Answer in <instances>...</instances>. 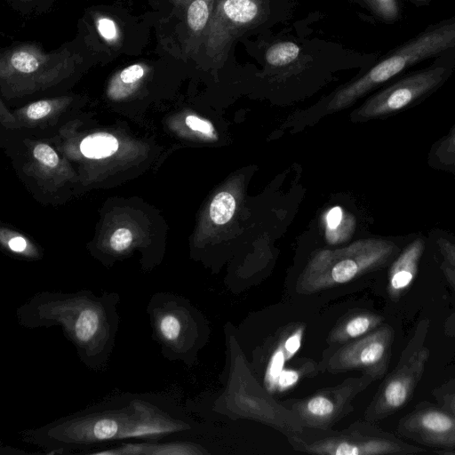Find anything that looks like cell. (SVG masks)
I'll list each match as a JSON object with an SVG mask.
<instances>
[{
	"label": "cell",
	"instance_id": "1",
	"mask_svg": "<svg viewBox=\"0 0 455 455\" xmlns=\"http://www.w3.org/2000/svg\"><path fill=\"white\" fill-rule=\"evenodd\" d=\"M193 429L166 395L122 392L20 435L46 455H87L126 441L179 438Z\"/></svg>",
	"mask_w": 455,
	"mask_h": 455
},
{
	"label": "cell",
	"instance_id": "7",
	"mask_svg": "<svg viewBox=\"0 0 455 455\" xmlns=\"http://www.w3.org/2000/svg\"><path fill=\"white\" fill-rule=\"evenodd\" d=\"M429 327L428 318L419 320L396 365L381 382L366 408L365 420L376 423L385 419L403 408L412 398L430 355L427 346Z\"/></svg>",
	"mask_w": 455,
	"mask_h": 455
},
{
	"label": "cell",
	"instance_id": "10",
	"mask_svg": "<svg viewBox=\"0 0 455 455\" xmlns=\"http://www.w3.org/2000/svg\"><path fill=\"white\" fill-rule=\"evenodd\" d=\"M394 340L393 327L382 323L364 336L329 347L318 363L319 371L330 373L360 371L378 380L387 373Z\"/></svg>",
	"mask_w": 455,
	"mask_h": 455
},
{
	"label": "cell",
	"instance_id": "36",
	"mask_svg": "<svg viewBox=\"0 0 455 455\" xmlns=\"http://www.w3.org/2000/svg\"><path fill=\"white\" fill-rule=\"evenodd\" d=\"M9 248L15 252H22L27 248V242L21 236L12 237L8 242Z\"/></svg>",
	"mask_w": 455,
	"mask_h": 455
},
{
	"label": "cell",
	"instance_id": "9",
	"mask_svg": "<svg viewBox=\"0 0 455 455\" xmlns=\"http://www.w3.org/2000/svg\"><path fill=\"white\" fill-rule=\"evenodd\" d=\"M455 69V52L446 53L395 81L372 96L358 111L362 118L395 115L420 103L440 89Z\"/></svg>",
	"mask_w": 455,
	"mask_h": 455
},
{
	"label": "cell",
	"instance_id": "21",
	"mask_svg": "<svg viewBox=\"0 0 455 455\" xmlns=\"http://www.w3.org/2000/svg\"><path fill=\"white\" fill-rule=\"evenodd\" d=\"M318 372H320L318 363L315 361L299 358L294 365L284 368L281 371L275 385L274 394L288 391L302 379L315 376Z\"/></svg>",
	"mask_w": 455,
	"mask_h": 455
},
{
	"label": "cell",
	"instance_id": "29",
	"mask_svg": "<svg viewBox=\"0 0 455 455\" xmlns=\"http://www.w3.org/2000/svg\"><path fill=\"white\" fill-rule=\"evenodd\" d=\"M441 269L455 294V270L444 261L441 265ZM443 332L447 337H455V310L446 318Z\"/></svg>",
	"mask_w": 455,
	"mask_h": 455
},
{
	"label": "cell",
	"instance_id": "17",
	"mask_svg": "<svg viewBox=\"0 0 455 455\" xmlns=\"http://www.w3.org/2000/svg\"><path fill=\"white\" fill-rule=\"evenodd\" d=\"M424 250V240L416 238L393 261L387 284V292L391 300L398 301L413 283Z\"/></svg>",
	"mask_w": 455,
	"mask_h": 455
},
{
	"label": "cell",
	"instance_id": "31",
	"mask_svg": "<svg viewBox=\"0 0 455 455\" xmlns=\"http://www.w3.org/2000/svg\"><path fill=\"white\" fill-rule=\"evenodd\" d=\"M34 156L44 165L54 167L59 163L57 153L46 144H39L34 148Z\"/></svg>",
	"mask_w": 455,
	"mask_h": 455
},
{
	"label": "cell",
	"instance_id": "6",
	"mask_svg": "<svg viewBox=\"0 0 455 455\" xmlns=\"http://www.w3.org/2000/svg\"><path fill=\"white\" fill-rule=\"evenodd\" d=\"M397 251L392 241L368 239L344 250L322 252L308 263L296 290L311 294L349 283L383 267Z\"/></svg>",
	"mask_w": 455,
	"mask_h": 455
},
{
	"label": "cell",
	"instance_id": "27",
	"mask_svg": "<svg viewBox=\"0 0 455 455\" xmlns=\"http://www.w3.org/2000/svg\"><path fill=\"white\" fill-rule=\"evenodd\" d=\"M432 395L437 403L455 418V379L433 389Z\"/></svg>",
	"mask_w": 455,
	"mask_h": 455
},
{
	"label": "cell",
	"instance_id": "16",
	"mask_svg": "<svg viewBox=\"0 0 455 455\" xmlns=\"http://www.w3.org/2000/svg\"><path fill=\"white\" fill-rule=\"evenodd\" d=\"M305 325L301 323L288 324L276 333L267 360L263 386L274 395L276 379L285 368V363L292 358L301 347Z\"/></svg>",
	"mask_w": 455,
	"mask_h": 455
},
{
	"label": "cell",
	"instance_id": "4",
	"mask_svg": "<svg viewBox=\"0 0 455 455\" xmlns=\"http://www.w3.org/2000/svg\"><path fill=\"white\" fill-rule=\"evenodd\" d=\"M451 52H455V18L428 26L389 52L360 78L343 88L333 103L348 104L411 67Z\"/></svg>",
	"mask_w": 455,
	"mask_h": 455
},
{
	"label": "cell",
	"instance_id": "14",
	"mask_svg": "<svg viewBox=\"0 0 455 455\" xmlns=\"http://www.w3.org/2000/svg\"><path fill=\"white\" fill-rule=\"evenodd\" d=\"M0 60L2 76L30 77L66 70L79 58L68 50L46 53L35 44H23L4 51Z\"/></svg>",
	"mask_w": 455,
	"mask_h": 455
},
{
	"label": "cell",
	"instance_id": "32",
	"mask_svg": "<svg viewBox=\"0 0 455 455\" xmlns=\"http://www.w3.org/2000/svg\"><path fill=\"white\" fill-rule=\"evenodd\" d=\"M435 244L443 261L455 270V243L444 237H438Z\"/></svg>",
	"mask_w": 455,
	"mask_h": 455
},
{
	"label": "cell",
	"instance_id": "38",
	"mask_svg": "<svg viewBox=\"0 0 455 455\" xmlns=\"http://www.w3.org/2000/svg\"><path fill=\"white\" fill-rule=\"evenodd\" d=\"M411 1H412L416 4L422 5V4H427L431 0H411Z\"/></svg>",
	"mask_w": 455,
	"mask_h": 455
},
{
	"label": "cell",
	"instance_id": "37",
	"mask_svg": "<svg viewBox=\"0 0 455 455\" xmlns=\"http://www.w3.org/2000/svg\"><path fill=\"white\" fill-rule=\"evenodd\" d=\"M435 452L436 453H439V454H452V455H455V450L454 449H451V450H436L435 451Z\"/></svg>",
	"mask_w": 455,
	"mask_h": 455
},
{
	"label": "cell",
	"instance_id": "23",
	"mask_svg": "<svg viewBox=\"0 0 455 455\" xmlns=\"http://www.w3.org/2000/svg\"><path fill=\"white\" fill-rule=\"evenodd\" d=\"M299 45L292 41H281L271 44L266 51L265 60L272 68H284L300 56Z\"/></svg>",
	"mask_w": 455,
	"mask_h": 455
},
{
	"label": "cell",
	"instance_id": "18",
	"mask_svg": "<svg viewBox=\"0 0 455 455\" xmlns=\"http://www.w3.org/2000/svg\"><path fill=\"white\" fill-rule=\"evenodd\" d=\"M218 0H174L181 12L187 32L186 49L194 52L202 43L204 34Z\"/></svg>",
	"mask_w": 455,
	"mask_h": 455
},
{
	"label": "cell",
	"instance_id": "25",
	"mask_svg": "<svg viewBox=\"0 0 455 455\" xmlns=\"http://www.w3.org/2000/svg\"><path fill=\"white\" fill-rule=\"evenodd\" d=\"M363 2L382 21L392 23L401 16L400 0H363Z\"/></svg>",
	"mask_w": 455,
	"mask_h": 455
},
{
	"label": "cell",
	"instance_id": "11",
	"mask_svg": "<svg viewBox=\"0 0 455 455\" xmlns=\"http://www.w3.org/2000/svg\"><path fill=\"white\" fill-rule=\"evenodd\" d=\"M373 381L371 376L362 373L307 397L280 403L291 410L306 428L328 430L353 411L352 402L355 396Z\"/></svg>",
	"mask_w": 455,
	"mask_h": 455
},
{
	"label": "cell",
	"instance_id": "15",
	"mask_svg": "<svg viewBox=\"0 0 455 455\" xmlns=\"http://www.w3.org/2000/svg\"><path fill=\"white\" fill-rule=\"evenodd\" d=\"M203 445L180 438L126 441L90 451L87 455H208Z\"/></svg>",
	"mask_w": 455,
	"mask_h": 455
},
{
	"label": "cell",
	"instance_id": "5",
	"mask_svg": "<svg viewBox=\"0 0 455 455\" xmlns=\"http://www.w3.org/2000/svg\"><path fill=\"white\" fill-rule=\"evenodd\" d=\"M152 339L169 361L192 364L204 343V324L190 302L171 291L155 292L146 308Z\"/></svg>",
	"mask_w": 455,
	"mask_h": 455
},
{
	"label": "cell",
	"instance_id": "33",
	"mask_svg": "<svg viewBox=\"0 0 455 455\" xmlns=\"http://www.w3.org/2000/svg\"><path fill=\"white\" fill-rule=\"evenodd\" d=\"M186 124L193 131L201 132L202 134L213 137L215 134V130L212 124L207 120L202 119L196 116H188L186 117Z\"/></svg>",
	"mask_w": 455,
	"mask_h": 455
},
{
	"label": "cell",
	"instance_id": "39",
	"mask_svg": "<svg viewBox=\"0 0 455 455\" xmlns=\"http://www.w3.org/2000/svg\"><path fill=\"white\" fill-rule=\"evenodd\" d=\"M22 2H32V1H35V0H20Z\"/></svg>",
	"mask_w": 455,
	"mask_h": 455
},
{
	"label": "cell",
	"instance_id": "13",
	"mask_svg": "<svg viewBox=\"0 0 455 455\" xmlns=\"http://www.w3.org/2000/svg\"><path fill=\"white\" fill-rule=\"evenodd\" d=\"M400 436L438 450L455 449V418L439 404L419 403L403 416L396 427Z\"/></svg>",
	"mask_w": 455,
	"mask_h": 455
},
{
	"label": "cell",
	"instance_id": "34",
	"mask_svg": "<svg viewBox=\"0 0 455 455\" xmlns=\"http://www.w3.org/2000/svg\"><path fill=\"white\" fill-rule=\"evenodd\" d=\"M52 109V105L47 100H40L31 104L27 109V116L32 120H37L47 116Z\"/></svg>",
	"mask_w": 455,
	"mask_h": 455
},
{
	"label": "cell",
	"instance_id": "3",
	"mask_svg": "<svg viewBox=\"0 0 455 455\" xmlns=\"http://www.w3.org/2000/svg\"><path fill=\"white\" fill-rule=\"evenodd\" d=\"M228 374L226 387L215 400L213 410L232 419L254 420L281 432L286 437L306 435L298 417L276 402L259 384L233 333L227 334Z\"/></svg>",
	"mask_w": 455,
	"mask_h": 455
},
{
	"label": "cell",
	"instance_id": "30",
	"mask_svg": "<svg viewBox=\"0 0 455 455\" xmlns=\"http://www.w3.org/2000/svg\"><path fill=\"white\" fill-rule=\"evenodd\" d=\"M132 232L124 228L116 229L110 237L109 245L115 252H123L132 244Z\"/></svg>",
	"mask_w": 455,
	"mask_h": 455
},
{
	"label": "cell",
	"instance_id": "35",
	"mask_svg": "<svg viewBox=\"0 0 455 455\" xmlns=\"http://www.w3.org/2000/svg\"><path fill=\"white\" fill-rule=\"evenodd\" d=\"M343 220V212L340 207H333L326 216L328 230L336 229Z\"/></svg>",
	"mask_w": 455,
	"mask_h": 455
},
{
	"label": "cell",
	"instance_id": "19",
	"mask_svg": "<svg viewBox=\"0 0 455 455\" xmlns=\"http://www.w3.org/2000/svg\"><path fill=\"white\" fill-rule=\"evenodd\" d=\"M379 314L369 310H354L344 315L332 328L327 338L329 347H336L372 331L383 323Z\"/></svg>",
	"mask_w": 455,
	"mask_h": 455
},
{
	"label": "cell",
	"instance_id": "2",
	"mask_svg": "<svg viewBox=\"0 0 455 455\" xmlns=\"http://www.w3.org/2000/svg\"><path fill=\"white\" fill-rule=\"evenodd\" d=\"M117 292L96 295L91 290L35 293L15 311L26 329L60 326L89 370L104 371L114 350L120 324Z\"/></svg>",
	"mask_w": 455,
	"mask_h": 455
},
{
	"label": "cell",
	"instance_id": "8",
	"mask_svg": "<svg viewBox=\"0 0 455 455\" xmlns=\"http://www.w3.org/2000/svg\"><path fill=\"white\" fill-rule=\"evenodd\" d=\"M374 424L358 420L341 431L319 430L323 435L315 438L292 435L287 439L295 451L319 455H410L427 451Z\"/></svg>",
	"mask_w": 455,
	"mask_h": 455
},
{
	"label": "cell",
	"instance_id": "20",
	"mask_svg": "<svg viewBox=\"0 0 455 455\" xmlns=\"http://www.w3.org/2000/svg\"><path fill=\"white\" fill-rule=\"evenodd\" d=\"M427 163L435 170L455 176V124L432 145Z\"/></svg>",
	"mask_w": 455,
	"mask_h": 455
},
{
	"label": "cell",
	"instance_id": "22",
	"mask_svg": "<svg viewBox=\"0 0 455 455\" xmlns=\"http://www.w3.org/2000/svg\"><path fill=\"white\" fill-rule=\"evenodd\" d=\"M118 148L117 140L107 132H98L85 137L80 143L82 154L93 159L112 156Z\"/></svg>",
	"mask_w": 455,
	"mask_h": 455
},
{
	"label": "cell",
	"instance_id": "12",
	"mask_svg": "<svg viewBox=\"0 0 455 455\" xmlns=\"http://www.w3.org/2000/svg\"><path fill=\"white\" fill-rule=\"evenodd\" d=\"M267 0H218L200 46L211 60H224L233 41L266 14Z\"/></svg>",
	"mask_w": 455,
	"mask_h": 455
},
{
	"label": "cell",
	"instance_id": "28",
	"mask_svg": "<svg viewBox=\"0 0 455 455\" xmlns=\"http://www.w3.org/2000/svg\"><path fill=\"white\" fill-rule=\"evenodd\" d=\"M96 28L100 36L108 43H116L120 37V31L114 20L101 16L96 20Z\"/></svg>",
	"mask_w": 455,
	"mask_h": 455
},
{
	"label": "cell",
	"instance_id": "26",
	"mask_svg": "<svg viewBox=\"0 0 455 455\" xmlns=\"http://www.w3.org/2000/svg\"><path fill=\"white\" fill-rule=\"evenodd\" d=\"M148 72V67L142 63L132 64L122 69L113 80L111 88L113 90L124 86H130L138 84Z\"/></svg>",
	"mask_w": 455,
	"mask_h": 455
},
{
	"label": "cell",
	"instance_id": "24",
	"mask_svg": "<svg viewBox=\"0 0 455 455\" xmlns=\"http://www.w3.org/2000/svg\"><path fill=\"white\" fill-rule=\"evenodd\" d=\"M235 210V200L228 192H220L215 196L210 205V217L217 225L228 223Z\"/></svg>",
	"mask_w": 455,
	"mask_h": 455
}]
</instances>
